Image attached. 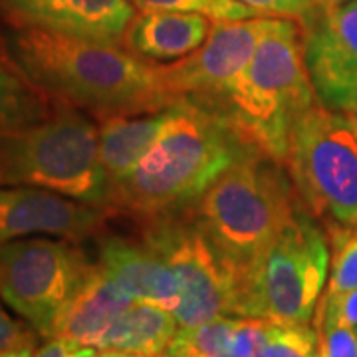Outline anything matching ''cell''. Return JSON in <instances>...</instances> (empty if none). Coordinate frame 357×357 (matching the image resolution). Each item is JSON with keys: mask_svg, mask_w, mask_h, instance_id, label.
<instances>
[{"mask_svg": "<svg viewBox=\"0 0 357 357\" xmlns=\"http://www.w3.org/2000/svg\"><path fill=\"white\" fill-rule=\"evenodd\" d=\"M318 6H330V4H335L337 0H314Z\"/></svg>", "mask_w": 357, "mask_h": 357, "instance_id": "cell-33", "label": "cell"}, {"mask_svg": "<svg viewBox=\"0 0 357 357\" xmlns=\"http://www.w3.org/2000/svg\"><path fill=\"white\" fill-rule=\"evenodd\" d=\"M107 213L102 206L38 187H0V244L32 236L82 243L98 236Z\"/></svg>", "mask_w": 357, "mask_h": 357, "instance_id": "cell-12", "label": "cell"}, {"mask_svg": "<svg viewBox=\"0 0 357 357\" xmlns=\"http://www.w3.org/2000/svg\"><path fill=\"white\" fill-rule=\"evenodd\" d=\"M266 357H319V335L310 324H268Z\"/></svg>", "mask_w": 357, "mask_h": 357, "instance_id": "cell-23", "label": "cell"}, {"mask_svg": "<svg viewBox=\"0 0 357 357\" xmlns=\"http://www.w3.org/2000/svg\"><path fill=\"white\" fill-rule=\"evenodd\" d=\"M246 6L255 8L256 13L276 18H296L304 22L307 16H312L318 4L314 0H238Z\"/></svg>", "mask_w": 357, "mask_h": 357, "instance_id": "cell-27", "label": "cell"}, {"mask_svg": "<svg viewBox=\"0 0 357 357\" xmlns=\"http://www.w3.org/2000/svg\"><path fill=\"white\" fill-rule=\"evenodd\" d=\"M330 241V276L324 296L357 288V227H328Z\"/></svg>", "mask_w": 357, "mask_h": 357, "instance_id": "cell-21", "label": "cell"}, {"mask_svg": "<svg viewBox=\"0 0 357 357\" xmlns=\"http://www.w3.org/2000/svg\"><path fill=\"white\" fill-rule=\"evenodd\" d=\"M141 238L175 274L181 302L173 312L181 328L236 316L238 270L220 255L191 211L141 222Z\"/></svg>", "mask_w": 357, "mask_h": 357, "instance_id": "cell-9", "label": "cell"}, {"mask_svg": "<svg viewBox=\"0 0 357 357\" xmlns=\"http://www.w3.org/2000/svg\"><path fill=\"white\" fill-rule=\"evenodd\" d=\"M252 153L260 151L215 114L192 103L171 105L153 145L112 185L109 208L139 222L189 213L230 165Z\"/></svg>", "mask_w": 357, "mask_h": 357, "instance_id": "cell-2", "label": "cell"}, {"mask_svg": "<svg viewBox=\"0 0 357 357\" xmlns=\"http://www.w3.org/2000/svg\"><path fill=\"white\" fill-rule=\"evenodd\" d=\"M351 119H354V123H356V128H357V114L356 115H349Z\"/></svg>", "mask_w": 357, "mask_h": 357, "instance_id": "cell-34", "label": "cell"}, {"mask_svg": "<svg viewBox=\"0 0 357 357\" xmlns=\"http://www.w3.org/2000/svg\"><path fill=\"white\" fill-rule=\"evenodd\" d=\"M213 22L195 13L139 10L121 38L123 48L151 64L177 62L203 44Z\"/></svg>", "mask_w": 357, "mask_h": 357, "instance_id": "cell-15", "label": "cell"}, {"mask_svg": "<svg viewBox=\"0 0 357 357\" xmlns=\"http://www.w3.org/2000/svg\"><path fill=\"white\" fill-rule=\"evenodd\" d=\"M34 347V332L30 326H22L0 304V351L16 347Z\"/></svg>", "mask_w": 357, "mask_h": 357, "instance_id": "cell-28", "label": "cell"}, {"mask_svg": "<svg viewBox=\"0 0 357 357\" xmlns=\"http://www.w3.org/2000/svg\"><path fill=\"white\" fill-rule=\"evenodd\" d=\"M2 34L18 68L54 102L98 119L177 105L161 82L159 64L133 56L121 42L79 38L10 20Z\"/></svg>", "mask_w": 357, "mask_h": 357, "instance_id": "cell-1", "label": "cell"}, {"mask_svg": "<svg viewBox=\"0 0 357 357\" xmlns=\"http://www.w3.org/2000/svg\"><path fill=\"white\" fill-rule=\"evenodd\" d=\"M38 187L109 208L112 185L100 157L98 123L60 103L46 119L0 133V187Z\"/></svg>", "mask_w": 357, "mask_h": 357, "instance_id": "cell-4", "label": "cell"}, {"mask_svg": "<svg viewBox=\"0 0 357 357\" xmlns=\"http://www.w3.org/2000/svg\"><path fill=\"white\" fill-rule=\"evenodd\" d=\"M96 262L135 302L175 312L181 292L175 274L149 244L121 234H100Z\"/></svg>", "mask_w": 357, "mask_h": 357, "instance_id": "cell-14", "label": "cell"}, {"mask_svg": "<svg viewBox=\"0 0 357 357\" xmlns=\"http://www.w3.org/2000/svg\"><path fill=\"white\" fill-rule=\"evenodd\" d=\"M286 167L310 215L357 227V128L349 115L312 105L292 129Z\"/></svg>", "mask_w": 357, "mask_h": 357, "instance_id": "cell-7", "label": "cell"}, {"mask_svg": "<svg viewBox=\"0 0 357 357\" xmlns=\"http://www.w3.org/2000/svg\"><path fill=\"white\" fill-rule=\"evenodd\" d=\"M137 10H165V13H195L211 20H246L264 14L256 13L238 0H131Z\"/></svg>", "mask_w": 357, "mask_h": 357, "instance_id": "cell-22", "label": "cell"}, {"mask_svg": "<svg viewBox=\"0 0 357 357\" xmlns=\"http://www.w3.org/2000/svg\"><path fill=\"white\" fill-rule=\"evenodd\" d=\"M0 357H34V347H16V349H8V351H0Z\"/></svg>", "mask_w": 357, "mask_h": 357, "instance_id": "cell-31", "label": "cell"}, {"mask_svg": "<svg viewBox=\"0 0 357 357\" xmlns=\"http://www.w3.org/2000/svg\"><path fill=\"white\" fill-rule=\"evenodd\" d=\"M268 324L270 321L258 318L238 319L232 344L234 357H266Z\"/></svg>", "mask_w": 357, "mask_h": 357, "instance_id": "cell-25", "label": "cell"}, {"mask_svg": "<svg viewBox=\"0 0 357 357\" xmlns=\"http://www.w3.org/2000/svg\"><path fill=\"white\" fill-rule=\"evenodd\" d=\"M161 357H185L181 351H175V349H171V347H167V351Z\"/></svg>", "mask_w": 357, "mask_h": 357, "instance_id": "cell-32", "label": "cell"}, {"mask_svg": "<svg viewBox=\"0 0 357 357\" xmlns=\"http://www.w3.org/2000/svg\"><path fill=\"white\" fill-rule=\"evenodd\" d=\"M319 357H357V328L318 321Z\"/></svg>", "mask_w": 357, "mask_h": 357, "instance_id": "cell-24", "label": "cell"}, {"mask_svg": "<svg viewBox=\"0 0 357 357\" xmlns=\"http://www.w3.org/2000/svg\"><path fill=\"white\" fill-rule=\"evenodd\" d=\"M300 206L286 163L252 153L230 165L192 206L191 215L220 255L241 270Z\"/></svg>", "mask_w": 357, "mask_h": 357, "instance_id": "cell-5", "label": "cell"}, {"mask_svg": "<svg viewBox=\"0 0 357 357\" xmlns=\"http://www.w3.org/2000/svg\"><path fill=\"white\" fill-rule=\"evenodd\" d=\"M133 302L135 300L123 292L96 262L74 300L66 307L54 337H64L77 345L100 349L103 337Z\"/></svg>", "mask_w": 357, "mask_h": 357, "instance_id": "cell-16", "label": "cell"}, {"mask_svg": "<svg viewBox=\"0 0 357 357\" xmlns=\"http://www.w3.org/2000/svg\"><path fill=\"white\" fill-rule=\"evenodd\" d=\"M337 2H342V0H337Z\"/></svg>", "mask_w": 357, "mask_h": 357, "instance_id": "cell-35", "label": "cell"}, {"mask_svg": "<svg viewBox=\"0 0 357 357\" xmlns=\"http://www.w3.org/2000/svg\"><path fill=\"white\" fill-rule=\"evenodd\" d=\"M169 117L163 112L100 117V157L109 185L128 175L159 137Z\"/></svg>", "mask_w": 357, "mask_h": 357, "instance_id": "cell-17", "label": "cell"}, {"mask_svg": "<svg viewBox=\"0 0 357 357\" xmlns=\"http://www.w3.org/2000/svg\"><path fill=\"white\" fill-rule=\"evenodd\" d=\"M96 347L77 345L64 337H50L46 344L40 347L34 357H88Z\"/></svg>", "mask_w": 357, "mask_h": 357, "instance_id": "cell-29", "label": "cell"}, {"mask_svg": "<svg viewBox=\"0 0 357 357\" xmlns=\"http://www.w3.org/2000/svg\"><path fill=\"white\" fill-rule=\"evenodd\" d=\"M58 102L38 89L14 62L0 28V133L46 119Z\"/></svg>", "mask_w": 357, "mask_h": 357, "instance_id": "cell-19", "label": "cell"}, {"mask_svg": "<svg viewBox=\"0 0 357 357\" xmlns=\"http://www.w3.org/2000/svg\"><path fill=\"white\" fill-rule=\"evenodd\" d=\"M330 241L302 204L284 229L238 270V318L310 324L330 276Z\"/></svg>", "mask_w": 357, "mask_h": 357, "instance_id": "cell-6", "label": "cell"}, {"mask_svg": "<svg viewBox=\"0 0 357 357\" xmlns=\"http://www.w3.org/2000/svg\"><path fill=\"white\" fill-rule=\"evenodd\" d=\"M238 319V316H220L191 328H181L169 347L185 357H234L232 344Z\"/></svg>", "mask_w": 357, "mask_h": 357, "instance_id": "cell-20", "label": "cell"}, {"mask_svg": "<svg viewBox=\"0 0 357 357\" xmlns=\"http://www.w3.org/2000/svg\"><path fill=\"white\" fill-rule=\"evenodd\" d=\"M177 326L178 321L171 310L133 302L103 337L100 349H121L161 357L177 335Z\"/></svg>", "mask_w": 357, "mask_h": 357, "instance_id": "cell-18", "label": "cell"}, {"mask_svg": "<svg viewBox=\"0 0 357 357\" xmlns=\"http://www.w3.org/2000/svg\"><path fill=\"white\" fill-rule=\"evenodd\" d=\"M93 264L77 243L66 238L32 236L0 244V298L50 340Z\"/></svg>", "mask_w": 357, "mask_h": 357, "instance_id": "cell-8", "label": "cell"}, {"mask_svg": "<svg viewBox=\"0 0 357 357\" xmlns=\"http://www.w3.org/2000/svg\"><path fill=\"white\" fill-rule=\"evenodd\" d=\"M274 18L215 20L197 50L177 62L159 66L161 82L175 103H192L213 112L252 60L258 42Z\"/></svg>", "mask_w": 357, "mask_h": 357, "instance_id": "cell-10", "label": "cell"}, {"mask_svg": "<svg viewBox=\"0 0 357 357\" xmlns=\"http://www.w3.org/2000/svg\"><path fill=\"white\" fill-rule=\"evenodd\" d=\"M316 103L304 62L302 22L274 18L252 60L211 114L260 153L286 163L294 126Z\"/></svg>", "mask_w": 357, "mask_h": 357, "instance_id": "cell-3", "label": "cell"}, {"mask_svg": "<svg viewBox=\"0 0 357 357\" xmlns=\"http://www.w3.org/2000/svg\"><path fill=\"white\" fill-rule=\"evenodd\" d=\"M6 20L79 38L121 42L135 16L131 0H0Z\"/></svg>", "mask_w": 357, "mask_h": 357, "instance_id": "cell-13", "label": "cell"}, {"mask_svg": "<svg viewBox=\"0 0 357 357\" xmlns=\"http://www.w3.org/2000/svg\"><path fill=\"white\" fill-rule=\"evenodd\" d=\"M318 321H333L357 328V288L335 296H321L316 312V324Z\"/></svg>", "mask_w": 357, "mask_h": 357, "instance_id": "cell-26", "label": "cell"}, {"mask_svg": "<svg viewBox=\"0 0 357 357\" xmlns=\"http://www.w3.org/2000/svg\"><path fill=\"white\" fill-rule=\"evenodd\" d=\"M88 357H151V356L133 354V351H121V349H93Z\"/></svg>", "mask_w": 357, "mask_h": 357, "instance_id": "cell-30", "label": "cell"}, {"mask_svg": "<svg viewBox=\"0 0 357 357\" xmlns=\"http://www.w3.org/2000/svg\"><path fill=\"white\" fill-rule=\"evenodd\" d=\"M304 62L319 105L357 114V0L318 6L302 22Z\"/></svg>", "mask_w": 357, "mask_h": 357, "instance_id": "cell-11", "label": "cell"}]
</instances>
